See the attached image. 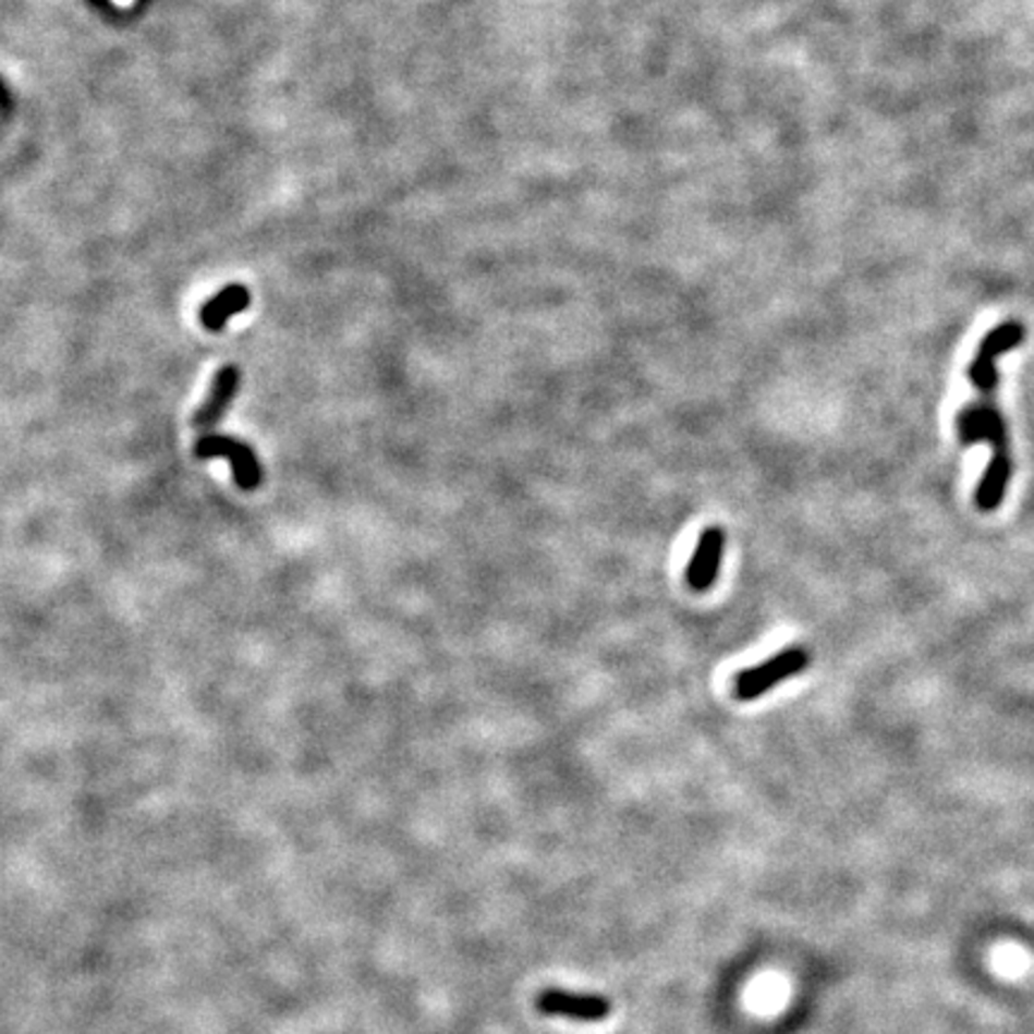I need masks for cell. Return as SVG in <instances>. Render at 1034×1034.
Returning a JSON list of instances; mask_svg holds the SVG:
<instances>
[{"instance_id": "obj_1", "label": "cell", "mask_w": 1034, "mask_h": 1034, "mask_svg": "<svg viewBox=\"0 0 1034 1034\" xmlns=\"http://www.w3.org/2000/svg\"><path fill=\"white\" fill-rule=\"evenodd\" d=\"M1023 340V321L1008 319L1001 326L992 328V331L982 338V343L975 355H972L968 367V379L972 384V391H975V398L960 410L956 427L960 443L965 448L977 443H989L992 448V460L975 489V506L982 513L999 510L1006 498L1008 484H1011V443H1008V431L999 407V360L1015 350Z\"/></svg>"}, {"instance_id": "obj_2", "label": "cell", "mask_w": 1034, "mask_h": 1034, "mask_svg": "<svg viewBox=\"0 0 1034 1034\" xmlns=\"http://www.w3.org/2000/svg\"><path fill=\"white\" fill-rule=\"evenodd\" d=\"M807 666L810 652L805 647H798V644L795 647H786L776 656H771V659L740 671L733 680V695L740 702H752L766 695V692L774 690L778 683H783V680L802 673Z\"/></svg>"}, {"instance_id": "obj_3", "label": "cell", "mask_w": 1034, "mask_h": 1034, "mask_svg": "<svg viewBox=\"0 0 1034 1034\" xmlns=\"http://www.w3.org/2000/svg\"><path fill=\"white\" fill-rule=\"evenodd\" d=\"M192 453L199 460H211V458H226L230 462V470H233L235 484L242 491H254L259 489L264 482V470L261 462L254 453V448L245 441L235 439V436L228 434H202L197 441H194Z\"/></svg>"}, {"instance_id": "obj_4", "label": "cell", "mask_w": 1034, "mask_h": 1034, "mask_svg": "<svg viewBox=\"0 0 1034 1034\" xmlns=\"http://www.w3.org/2000/svg\"><path fill=\"white\" fill-rule=\"evenodd\" d=\"M537 1008L544 1015L568 1018L575 1023H601L611 1015V1001L601 994H575L565 989L542 992Z\"/></svg>"}, {"instance_id": "obj_5", "label": "cell", "mask_w": 1034, "mask_h": 1034, "mask_svg": "<svg viewBox=\"0 0 1034 1034\" xmlns=\"http://www.w3.org/2000/svg\"><path fill=\"white\" fill-rule=\"evenodd\" d=\"M240 384H242V372L235 367V364H226V367L218 369L211 381L209 396H206L202 407L194 412L192 427L204 434L214 431L216 424L223 419L230 405H233V400L238 398Z\"/></svg>"}, {"instance_id": "obj_6", "label": "cell", "mask_w": 1034, "mask_h": 1034, "mask_svg": "<svg viewBox=\"0 0 1034 1034\" xmlns=\"http://www.w3.org/2000/svg\"><path fill=\"white\" fill-rule=\"evenodd\" d=\"M723 530L707 527L702 532L697 542V549L692 554V561L688 563L685 580L690 589L707 592L714 587L716 577H719L721 556H723Z\"/></svg>"}, {"instance_id": "obj_7", "label": "cell", "mask_w": 1034, "mask_h": 1034, "mask_svg": "<svg viewBox=\"0 0 1034 1034\" xmlns=\"http://www.w3.org/2000/svg\"><path fill=\"white\" fill-rule=\"evenodd\" d=\"M250 302H252V293L245 285H240V283L226 285L221 293L204 302L199 319L204 328H209V331H221V328L233 319L235 314H242L250 307Z\"/></svg>"}, {"instance_id": "obj_8", "label": "cell", "mask_w": 1034, "mask_h": 1034, "mask_svg": "<svg viewBox=\"0 0 1034 1034\" xmlns=\"http://www.w3.org/2000/svg\"><path fill=\"white\" fill-rule=\"evenodd\" d=\"M111 3L118 5V8H125V10H127V8H135L137 0H111Z\"/></svg>"}]
</instances>
